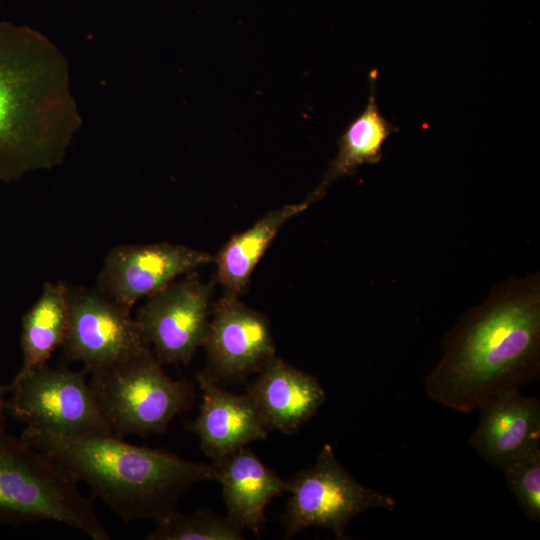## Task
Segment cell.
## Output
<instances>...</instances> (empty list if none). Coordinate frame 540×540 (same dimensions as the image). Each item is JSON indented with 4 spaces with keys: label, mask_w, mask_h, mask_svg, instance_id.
I'll return each mask as SVG.
<instances>
[{
    "label": "cell",
    "mask_w": 540,
    "mask_h": 540,
    "mask_svg": "<svg viewBox=\"0 0 540 540\" xmlns=\"http://www.w3.org/2000/svg\"><path fill=\"white\" fill-rule=\"evenodd\" d=\"M444 354L424 387L433 401L469 413L498 393L540 376V278L534 273L494 286L447 333Z\"/></svg>",
    "instance_id": "obj_1"
},
{
    "label": "cell",
    "mask_w": 540,
    "mask_h": 540,
    "mask_svg": "<svg viewBox=\"0 0 540 540\" xmlns=\"http://www.w3.org/2000/svg\"><path fill=\"white\" fill-rule=\"evenodd\" d=\"M80 125L64 55L39 32L0 22V181L61 164Z\"/></svg>",
    "instance_id": "obj_2"
},
{
    "label": "cell",
    "mask_w": 540,
    "mask_h": 540,
    "mask_svg": "<svg viewBox=\"0 0 540 540\" xmlns=\"http://www.w3.org/2000/svg\"><path fill=\"white\" fill-rule=\"evenodd\" d=\"M20 438L88 485L125 522L156 523L178 510L187 490L213 478L211 464L130 444L113 433L60 436L24 428Z\"/></svg>",
    "instance_id": "obj_3"
},
{
    "label": "cell",
    "mask_w": 540,
    "mask_h": 540,
    "mask_svg": "<svg viewBox=\"0 0 540 540\" xmlns=\"http://www.w3.org/2000/svg\"><path fill=\"white\" fill-rule=\"evenodd\" d=\"M77 481L55 460L0 429V520L55 521L93 540L111 536Z\"/></svg>",
    "instance_id": "obj_4"
},
{
    "label": "cell",
    "mask_w": 540,
    "mask_h": 540,
    "mask_svg": "<svg viewBox=\"0 0 540 540\" xmlns=\"http://www.w3.org/2000/svg\"><path fill=\"white\" fill-rule=\"evenodd\" d=\"M162 365L150 348L90 373L99 409L117 437L163 434L192 407L193 384L172 379Z\"/></svg>",
    "instance_id": "obj_5"
},
{
    "label": "cell",
    "mask_w": 540,
    "mask_h": 540,
    "mask_svg": "<svg viewBox=\"0 0 540 540\" xmlns=\"http://www.w3.org/2000/svg\"><path fill=\"white\" fill-rule=\"evenodd\" d=\"M289 498L281 515L285 538L310 527L332 531L337 539H349L347 526L370 509L393 511L396 501L358 482L325 443L315 463L288 479Z\"/></svg>",
    "instance_id": "obj_6"
},
{
    "label": "cell",
    "mask_w": 540,
    "mask_h": 540,
    "mask_svg": "<svg viewBox=\"0 0 540 540\" xmlns=\"http://www.w3.org/2000/svg\"><path fill=\"white\" fill-rule=\"evenodd\" d=\"M87 371L47 363L16 374L6 412L26 429L60 436L112 433L99 409Z\"/></svg>",
    "instance_id": "obj_7"
},
{
    "label": "cell",
    "mask_w": 540,
    "mask_h": 540,
    "mask_svg": "<svg viewBox=\"0 0 540 540\" xmlns=\"http://www.w3.org/2000/svg\"><path fill=\"white\" fill-rule=\"evenodd\" d=\"M68 320L63 355L88 374L109 367L150 346L131 309L95 287L67 283Z\"/></svg>",
    "instance_id": "obj_8"
},
{
    "label": "cell",
    "mask_w": 540,
    "mask_h": 540,
    "mask_svg": "<svg viewBox=\"0 0 540 540\" xmlns=\"http://www.w3.org/2000/svg\"><path fill=\"white\" fill-rule=\"evenodd\" d=\"M210 287L194 274L174 280L147 297L136 314L157 359L187 365L203 346L210 322Z\"/></svg>",
    "instance_id": "obj_9"
},
{
    "label": "cell",
    "mask_w": 540,
    "mask_h": 540,
    "mask_svg": "<svg viewBox=\"0 0 540 540\" xmlns=\"http://www.w3.org/2000/svg\"><path fill=\"white\" fill-rule=\"evenodd\" d=\"M213 259L210 253L169 242L118 245L106 254L96 287L132 309L140 299Z\"/></svg>",
    "instance_id": "obj_10"
},
{
    "label": "cell",
    "mask_w": 540,
    "mask_h": 540,
    "mask_svg": "<svg viewBox=\"0 0 540 540\" xmlns=\"http://www.w3.org/2000/svg\"><path fill=\"white\" fill-rule=\"evenodd\" d=\"M203 346L207 358L203 372L221 385L243 381L275 356L267 318L238 299L225 297L215 306Z\"/></svg>",
    "instance_id": "obj_11"
},
{
    "label": "cell",
    "mask_w": 540,
    "mask_h": 540,
    "mask_svg": "<svg viewBox=\"0 0 540 540\" xmlns=\"http://www.w3.org/2000/svg\"><path fill=\"white\" fill-rule=\"evenodd\" d=\"M478 424L468 443L478 457L501 469L540 452V401L520 389L498 393L483 401Z\"/></svg>",
    "instance_id": "obj_12"
},
{
    "label": "cell",
    "mask_w": 540,
    "mask_h": 540,
    "mask_svg": "<svg viewBox=\"0 0 540 540\" xmlns=\"http://www.w3.org/2000/svg\"><path fill=\"white\" fill-rule=\"evenodd\" d=\"M195 379L202 402L189 429L198 437L202 451L212 461L253 441L267 439L270 431L246 392L234 394L203 371H199Z\"/></svg>",
    "instance_id": "obj_13"
},
{
    "label": "cell",
    "mask_w": 540,
    "mask_h": 540,
    "mask_svg": "<svg viewBox=\"0 0 540 540\" xmlns=\"http://www.w3.org/2000/svg\"><path fill=\"white\" fill-rule=\"evenodd\" d=\"M256 374L246 393L269 431L295 433L326 400L325 390L316 377L276 355Z\"/></svg>",
    "instance_id": "obj_14"
},
{
    "label": "cell",
    "mask_w": 540,
    "mask_h": 540,
    "mask_svg": "<svg viewBox=\"0 0 540 540\" xmlns=\"http://www.w3.org/2000/svg\"><path fill=\"white\" fill-rule=\"evenodd\" d=\"M211 466L212 480L222 488L226 515L243 530L259 535L267 505L288 493V479H282L246 446L212 461Z\"/></svg>",
    "instance_id": "obj_15"
},
{
    "label": "cell",
    "mask_w": 540,
    "mask_h": 540,
    "mask_svg": "<svg viewBox=\"0 0 540 540\" xmlns=\"http://www.w3.org/2000/svg\"><path fill=\"white\" fill-rule=\"evenodd\" d=\"M320 197L313 191L305 200L268 212L250 228L232 236L214 256L216 277L224 297L238 299L245 291L251 273L281 227L306 210Z\"/></svg>",
    "instance_id": "obj_16"
},
{
    "label": "cell",
    "mask_w": 540,
    "mask_h": 540,
    "mask_svg": "<svg viewBox=\"0 0 540 540\" xmlns=\"http://www.w3.org/2000/svg\"><path fill=\"white\" fill-rule=\"evenodd\" d=\"M376 75H371L370 95L364 110L345 128L338 140V152L314 192L322 197L333 181L354 174L364 164H376L383 155L393 125L381 113L376 99Z\"/></svg>",
    "instance_id": "obj_17"
},
{
    "label": "cell",
    "mask_w": 540,
    "mask_h": 540,
    "mask_svg": "<svg viewBox=\"0 0 540 540\" xmlns=\"http://www.w3.org/2000/svg\"><path fill=\"white\" fill-rule=\"evenodd\" d=\"M67 320V283H45L38 299L22 317L23 362L18 374L48 362L64 342Z\"/></svg>",
    "instance_id": "obj_18"
},
{
    "label": "cell",
    "mask_w": 540,
    "mask_h": 540,
    "mask_svg": "<svg viewBox=\"0 0 540 540\" xmlns=\"http://www.w3.org/2000/svg\"><path fill=\"white\" fill-rule=\"evenodd\" d=\"M243 529L227 515L221 516L207 507L189 515L178 510L156 522L148 540H243Z\"/></svg>",
    "instance_id": "obj_19"
},
{
    "label": "cell",
    "mask_w": 540,
    "mask_h": 540,
    "mask_svg": "<svg viewBox=\"0 0 540 540\" xmlns=\"http://www.w3.org/2000/svg\"><path fill=\"white\" fill-rule=\"evenodd\" d=\"M506 484L525 516L540 522V452L512 461L501 469Z\"/></svg>",
    "instance_id": "obj_20"
},
{
    "label": "cell",
    "mask_w": 540,
    "mask_h": 540,
    "mask_svg": "<svg viewBox=\"0 0 540 540\" xmlns=\"http://www.w3.org/2000/svg\"><path fill=\"white\" fill-rule=\"evenodd\" d=\"M9 385L0 384V429L5 427V412Z\"/></svg>",
    "instance_id": "obj_21"
}]
</instances>
